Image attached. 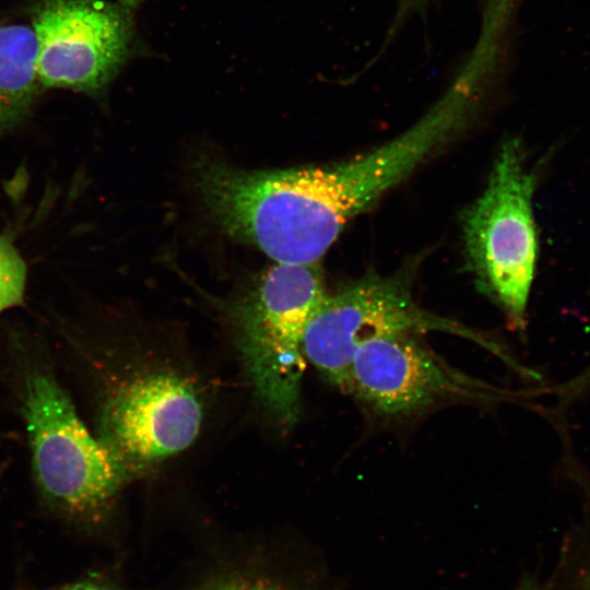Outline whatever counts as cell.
<instances>
[{
	"label": "cell",
	"instance_id": "6da1fadb",
	"mask_svg": "<svg viewBox=\"0 0 590 590\" xmlns=\"http://www.w3.org/2000/svg\"><path fill=\"white\" fill-rule=\"evenodd\" d=\"M21 376V414L40 497L68 522L98 523L123 484L111 457L80 418L51 368L32 359Z\"/></svg>",
	"mask_w": 590,
	"mask_h": 590
},
{
	"label": "cell",
	"instance_id": "7a4b0ae2",
	"mask_svg": "<svg viewBox=\"0 0 590 590\" xmlns=\"http://www.w3.org/2000/svg\"><path fill=\"white\" fill-rule=\"evenodd\" d=\"M326 295L318 262L276 263L228 310L255 394L285 426L299 412L305 329Z\"/></svg>",
	"mask_w": 590,
	"mask_h": 590
},
{
	"label": "cell",
	"instance_id": "3957f363",
	"mask_svg": "<svg viewBox=\"0 0 590 590\" xmlns=\"http://www.w3.org/2000/svg\"><path fill=\"white\" fill-rule=\"evenodd\" d=\"M534 187L535 176L526 166L520 141L509 139L499 150L485 190L463 217L471 269L515 330L526 326L538 257Z\"/></svg>",
	"mask_w": 590,
	"mask_h": 590
},
{
	"label": "cell",
	"instance_id": "277c9868",
	"mask_svg": "<svg viewBox=\"0 0 590 590\" xmlns=\"http://www.w3.org/2000/svg\"><path fill=\"white\" fill-rule=\"evenodd\" d=\"M426 331L472 340L505 357L488 338L420 307L400 279L369 275L326 295L305 329L304 357L332 385L346 390L356 351L366 342Z\"/></svg>",
	"mask_w": 590,
	"mask_h": 590
},
{
	"label": "cell",
	"instance_id": "5b68a950",
	"mask_svg": "<svg viewBox=\"0 0 590 590\" xmlns=\"http://www.w3.org/2000/svg\"><path fill=\"white\" fill-rule=\"evenodd\" d=\"M40 86L95 94L150 55L132 9L115 0H43L34 11Z\"/></svg>",
	"mask_w": 590,
	"mask_h": 590
},
{
	"label": "cell",
	"instance_id": "8992f818",
	"mask_svg": "<svg viewBox=\"0 0 590 590\" xmlns=\"http://www.w3.org/2000/svg\"><path fill=\"white\" fill-rule=\"evenodd\" d=\"M201 421L202 403L188 379L167 369L135 373L104 391L97 438L126 482L186 449Z\"/></svg>",
	"mask_w": 590,
	"mask_h": 590
},
{
	"label": "cell",
	"instance_id": "52a82bcc",
	"mask_svg": "<svg viewBox=\"0 0 590 590\" xmlns=\"http://www.w3.org/2000/svg\"><path fill=\"white\" fill-rule=\"evenodd\" d=\"M345 391L384 417L411 416L449 402H498L509 396L452 367L409 333L363 344L353 357Z\"/></svg>",
	"mask_w": 590,
	"mask_h": 590
},
{
	"label": "cell",
	"instance_id": "ba28073f",
	"mask_svg": "<svg viewBox=\"0 0 590 590\" xmlns=\"http://www.w3.org/2000/svg\"><path fill=\"white\" fill-rule=\"evenodd\" d=\"M38 85L34 28L0 23V107L16 120L26 111Z\"/></svg>",
	"mask_w": 590,
	"mask_h": 590
},
{
	"label": "cell",
	"instance_id": "9c48e42d",
	"mask_svg": "<svg viewBox=\"0 0 590 590\" xmlns=\"http://www.w3.org/2000/svg\"><path fill=\"white\" fill-rule=\"evenodd\" d=\"M187 590H304L296 582L261 560L224 566Z\"/></svg>",
	"mask_w": 590,
	"mask_h": 590
},
{
	"label": "cell",
	"instance_id": "30bf717a",
	"mask_svg": "<svg viewBox=\"0 0 590 590\" xmlns=\"http://www.w3.org/2000/svg\"><path fill=\"white\" fill-rule=\"evenodd\" d=\"M26 264L9 239L0 236V315L22 303Z\"/></svg>",
	"mask_w": 590,
	"mask_h": 590
},
{
	"label": "cell",
	"instance_id": "8fae6325",
	"mask_svg": "<svg viewBox=\"0 0 590 590\" xmlns=\"http://www.w3.org/2000/svg\"><path fill=\"white\" fill-rule=\"evenodd\" d=\"M432 0H396L394 19L388 32V37L392 38L398 30L413 15L424 11Z\"/></svg>",
	"mask_w": 590,
	"mask_h": 590
},
{
	"label": "cell",
	"instance_id": "7c38bea8",
	"mask_svg": "<svg viewBox=\"0 0 590 590\" xmlns=\"http://www.w3.org/2000/svg\"><path fill=\"white\" fill-rule=\"evenodd\" d=\"M51 590H121L119 587L105 580L91 578L71 582Z\"/></svg>",
	"mask_w": 590,
	"mask_h": 590
},
{
	"label": "cell",
	"instance_id": "4fadbf2b",
	"mask_svg": "<svg viewBox=\"0 0 590 590\" xmlns=\"http://www.w3.org/2000/svg\"><path fill=\"white\" fill-rule=\"evenodd\" d=\"M13 121H15V119L0 107V131Z\"/></svg>",
	"mask_w": 590,
	"mask_h": 590
},
{
	"label": "cell",
	"instance_id": "5bb4252c",
	"mask_svg": "<svg viewBox=\"0 0 590 590\" xmlns=\"http://www.w3.org/2000/svg\"><path fill=\"white\" fill-rule=\"evenodd\" d=\"M130 9H135L138 8L142 2H144L145 0H115Z\"/></svg>",
	"mask_w": 590,
	"mask_h": 590
}]
</instances>
